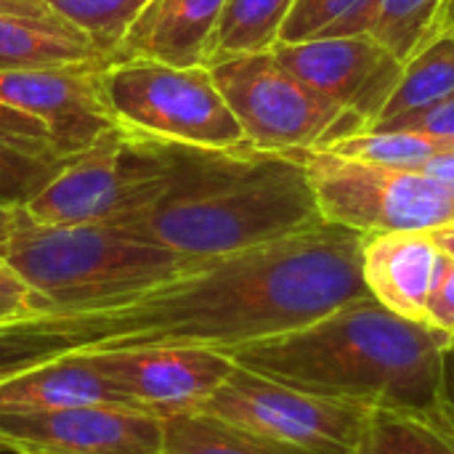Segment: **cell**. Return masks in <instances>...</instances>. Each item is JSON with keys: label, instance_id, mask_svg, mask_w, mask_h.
Masks as SVG:
<instances>
[{"label": "cell", "instance_id": "1", "mask_svg": "<svg viewBox=\"0 0 454 454\" xmlns=\"http://www.w3.org/2000/svg\"><path fill=\"white\" fill-rule=\"evenodd\" d=\"M362 231L322 223L231 255L200 261L128 303L104 311L112 338L96 348L197 346L234 351L306 327L367 298Z\"/></svg>", "mask_w": 454, "mask_h": 454}, {"label": "cell", "instance_id": "2", "mask_svg": "<svg viewBox=\"0 0 454 454\" xmlns=\"http://www.w3.org/2000/svg\"><path fill=\"white\" fill-rule=\"evenodd\" d=\"M452 346L450 333L404 319L367 295L229 356L242 370L325 399L372 410H439Z\"/></svg>", "mask_w": 454, "mask_h": 454}, {"label": "cell", "instance_id": "3", "mask_svg": "<svg viewBox=\"0 0 454 454\" xmlns=\"http://www.w3.org/2000/svg\"><path fill=\"white\" fill-rule=\"evenodd\" d=\"M322 223L311 181L293 152L173 144L170 189L122 226L189 261H210Z\"/></svg>", "mask_w": 454, "mask_h": 454}, {"label": "cell", "instance_id": "4", "mask_svg": "<svg viewBox=\"0 0 454 454\" xmlns=\"http://www.w3.org/2000/svg\"><path fill=\"white\" fill-rule=\"evenodd\" d=\"M0 255L37 293L43 314H80L128 303L170 282L189 261L122 223L43 226L19 210Z\"/></svg>", "mask_w": 454, "mask_h": 454}, {"label": "cell", "instance_id": "5", "mask_svg": "<svg viewBox=\"0 0 454 454\" xmlns=\"http://www.w3.org/2000/svg\"><path fill=\"white\" fill-rule=\"evenodd\" d=\"M170 184L173 144L112 125L88 149L72 154L21 210L43 226L125 223L146 213Z\"/></svg>", "mask_w": 454, "mask_h": 454}, {"label": "cell", "instance_id": "6", "mask_svg": "<svg viewBox=\"0 0 454 454\" xmlns=\"http://www.w3.org/2000/svg\"><path fill=\"white\" fill-rule=\"evenodd\" d=\"M104 96L114 125L130 133L218 152L253 146L207 67L106 59Z\"/></svg>", "mask_w": 454, "mask_h": 454}, {"label": "cell", "instance_id": "7", "mask_svg": "<svg viewBox=\"0 0 454 454\" xmlns=\"http://www.w3.org/2000/svg\"><path fill=\"white\" fill-rule=\"evenodd\" d=\"M303 165L319 213L362 234L436 231L454 223V192L423 170L354 160L330 149H290Z\"/></svg>", "mask_w": 454, "mask_h": 454}, {"label": "cell", "instance_id": "8", "mask_svg": "<svg viewBox=\"0 0 454 454\" xmlns=\"http://www.w3.org/2000/svg\"><path fill=\"white\" fill-rule=\"evenodd\" d=\"M210 74L247 141L261 152L330 149L367 133V122L356 112L317 93L274 51L221 61L210 67Z\"/></svg>", "mask_w": 454, "mask_h": 454}, {"label": "cell", "instance_id": "9", "mask_svg": "<svg viewBox=\"0 0 454 454\" xmlns=\"http://www.w3.org/2000/svg\"><path fill=\"white\" fill-rule=\"evenodd\" d=\"M370 412L372 407L306 394L242 367H234L197 410V415L303 454H351Z\"/></svg>", "mask_w": 454, "mask_h": 454}, {"label": "cell", "instance_id": "10", "mask_svg": "<svg viewBox=\"0 0 454 454\" xmlns=\"http://www.w3.org/2000/svg\"><path fill=\"white\" fill-rule=\"evenodd\" d=\"M106 59L0 72V104L40 120L59 154L88 149L114 125L104 96Z\"/></svg>", "mask_w": 454, "mask_h": 454}, {"label": "cell", "instance_id": "11", "mask_svg": "<svg viewBox=\"0 0 454 454\" xmlns=\"http://www.w3.org/2000/svg\"><path fill=\"white\" fill-rule=\"evenodd\" d=\"M90 351L130 402L160 420L197 412L237 367L229 354L197 346Z\"/></svg>", "mask_w": 454, "mask_h": 454}, {"label": "cell", "instance_id": "12", "mask_svg": "<svg viewBox=\"0 0 454 454\" xmlns=\"http://www.w3.org/2000/svg\"><path fill=\"white\" fill-rule=\"evenodd\" d=\"M274 56L317 93L356 112L367 130L380 120L404 64L372 35L319 37L274 48Z\"/></svg>", "mask_w": 454, "mask_h": 454}, {"label": "cell", "instance_id": "13", "mask_svg": "<svg viewBox=\"0 0 454 454\" xmlns=\"http://www.w3.org/2000/svg\"><path fill=\"white\" fill-rule=\"evenodd\" d=\"M0 439L11 452L165 454V420L136 407L114 404L0 415Z\"/></svg>", "mask_w": 454, "mask_h": 454}, {"label": "cell", "instance_id": "14", "mask_svg": "<svg viewBox=\"0 0 454 454\" xmlns=\"http://www.w3.org/2000/svg\"><path fill=\"white\" fill-rule=\"evenodd\" d=\"M96 404L136 407L90 348L51 359L0 383V415L59 412Z\"/></svg>", "mask_w": 454, "mask_h": 454}, {"label": "cell", "instance_id": "15", "mask_svg": "<svg viewBox=\"0 0 454 454\" xmlns=\"http://www.w3.org/2000/svg\"><path fill=\"white\" fill-rule=\"evenodd\" d=\"M442 250L428 231L370 234L362 247V279L370 295L394 314L428 322Z\"/></svg>", "mask_w": 454, "mask_h": 454}, {"label": "cell", "instance_id": "16", "mask_svg": "<svg viewBox=\"0 0 454 454\" xmlns=\"http://www.w3.org/2000/svg\"><path fill=\"white\" fill-rule=\"evenodd\" d=\"M223 3L226 0H149L106 59H152L173 67H202Z\"/></svg>", "mask_w": 454, "mask_h": 454}, {"label": "cell", "instance_id": "17", "mask_svg": "<svg viewBox=\"0 0 454 454\" xmlns=\"http://www.w3.org/2000/svg\"><path fill=\"white\" fill-rule=\"evenodd\" d=\"M112 327L104 311L40 314L0 325V383L51 359L109 343Z\"/></svg>", "mask_w": 454, "mask_h": 454}, {"label": "cell", "instance_id": "18", "mask_svg": "<svg viewBox=\"0 0 454 454\" xmlns=\"http://www.w3.org/2000/svg\"><path fill=\"white\" fill-rule=\"evenodd\" d=\"M104 59L88 35L59 13H0V72Z\"/></svg>", "mask_w": 454, "mask_h": 454}, {"label": "cell", "instance_id": "19", "mask_svg": "<svg viewBox=\"0 0 454 454\" xmlns=\"http://www.w3.org/2000/svg\"><path fill=\"white\" fill-rule=\"evenodd\" d=\"M351 454H454V423L439 410L378 407Z\"/></svg>", "mask_w": 454, "mask_h": 454}, {"label": "cell", "instance_id": "20", "mask_svg": "<svg viewBox=\"0 0 454 454\" xmlns=\"http://www.w3.org/2000/svg\"><path fill=\"white\" fill-rule=\"evenodd\" d=\"M293 3L295 0H226L207 40L202 67L210 69L237 56L274 51Z\"/></svg>", "mask_w": 454, "mask_h": 454}, {"label": "cell", "instance_id": "21", "mask_svg": "<svg viewBox=\"0 0 454 454\" xmlns=\"http://www.w3.org/2000/svg\"><path fill=\"white\" fill-rule=\"evenodd\" d=\"M454 93V35L436 29L407 61L378 122L431 106Z\"/></svg>", "mask_w": 454, "mask_h": 454}, {"label": "cell", "instance_id": "22", "mask_svg": "<svg viewBox=\"0 0 454 454\" xmlns=\"http://www.w3.org/2000/svg\"><path fill=\"white\" fill-rule=\"evenodd\" d=\"M375 11L378 0H295L282 24L279 43L370 35Z\"/></svg>", "mask_w": 454, "mask_h": 454}, {"label": "cell", "instance_id": "23", "mask_svg": "<svg viewBox=\"0 0 454 454\" xmlns=\"http://www.w3.org/2000/svg\"><path fill=\"white\" fill-rule=\"evenodd\" d=\"M165 454H303L274 442L242 434L205 415L165 420Z\"/></svg>", "mask_w": 454, "mask_h": 454}, {"label": "cell", "instance_id": "24", "mask_svg": "<svg viewBox=\"0 0 454 454\" xmlns=\"http://www.w3.org/2000/svg\"><path fill=\"white\" fill-rule=\"evenodd\" d=\"M447 0H378L370 35L402 64L434 35Z\"/></svg>", "mask_w": 454, "mask_h": 454}, {"label": "cell", "instance_id": "25", "mask_svg": "<svg viewBox=\"0 0 454 454\" xmlns=\"http://www.w3.org/2000/svg\"><path fill=\"white\" fill-rule=\"evenodd\" d=\"M146 3L149 0H45L53 13L80 27L104 59L114 53Z\"/></svg>", "mask_w": 454, "mask_h": 454}, {"label": "cell", "instance_id": "26", "mask_svg": "<svg viewBox=\"0 0 454 454\" xmlns=\"http://www.w3.org/2000/svg\"><path fill=\"white\" fill-rule=\"evenodd\" d=\"M64 154H40L0 144V207H27L67 165Z\"/></svg>", "mask_w": 454, "mask_h": 454}, {"label": "cell", "instance_id": "27", "mask_svg": "<svg viewBox=\"0 0 454 454\" xmlns=\"http://www.w3.org/2000/svg\"><path fill=\"white\" fill-rule=\"evenodd\" d=\"M370 133H431V136H454V93L423 109L404 112L399 117L375 122Z\"/></svg>", "mask_w": 454, "mask_h": 454}, {"label": "cell", "instance_id": "28", "mask_svg": "<svg viewBox=\"0 0 454 454\" xmlns=\"http://www.w3.org/2000/svg\"><path fill=\"white\" fill-rule=\"evenodd\" d=\"M0 144H13L40 154H59L40 120L5 104H0Z\"/></svg>", "mask_w": 454, "mask_h": 454}, {"label": "cell", "instance_id": "29", "mask_svg": "<svg viewBox=\"0 0 454 454\" xmlns=\"http://www.w3.org/2000/svg\"><path fill=\"white\" fill-rule=\"evenodd\" d=\"M37 293L19 277V271L0 255V325L40 317Z\"/></svg>", "mask_w": 454, "mask_h": 454}, {"label": "cell", "instance_id": "30", "mask_svg": "<svg viewBox=\"0 0 454 454\" xmlns=\"http://www.w3.org/2000/svg\"><path fill=\"white\" fill-rule=\"evenodd\" d=\"M428 325L454 335V258L442 253L434 293L428 301Z\"/></svg>", "mask_w": 454, "mask_h": 454}, {"label": "cell", "instance_id": "31", "mask_svg": "<svg viewBox=\"0 0 454 454\" xmlns=\"http://www.w3.org/2000/svg\"><path fill=\"white\" fill-rule=\"evenodd\" d=\"M423 173H428L431 178H436L439 184H444L447 189H452L454 192V152H447V154L434 157V160L423 168Z\"/></svg>", "mask_w": 454, "mask_h": 454}, {"label": "cell", "instance_id": "32", "mask_svg": "<svg viewBox=\"0 0 454 454\" xmlns=\"http://www.w3.org/2000/svg\"><path fill=\"white\" fill-rule=\"evenodd\" d=\"M442 410L454 423V346L444 359V383H442Z\"/></svg>", "mask_w": 454, "mask_h": 454}, {"label": "cell", "instance_id": "33", "mask_svg": "<svg viewBox=\"0 0 454 454\" xmlns=\"http://www.w3.org/2000/svg\"><path fill=\"white\" fill-rule=\"evenodd\" d=\"M0 13H21V16H48L53 13L45 0H0Z\"/></svg>", "mask_w": 454, "mask_h": 454}, {"label": "cell", "instance_id": "34", "mask_svg": "<svg viewBox=\"0 0 454 454\" xmlns=\"http://www.w3.org/2000/svg\"><path fill=\"white\" fill-rule=\"evenodd\" d=\"M428 234H431V239L436 242V247H439L442 253H447V255H452L454 258V223L442 226V229H436V231H428Z\"/></svg>", "mask_w": 454, "mask_h": 454}, {"label": "cell", "instance_id": "35", "mask_svg": "<svg viewBox=\"0 0 454 454\" xmlns=\"http://www.w3.org/2000/svg\"><path fill=\"white\" fill-rule=\"evenodd\" d=\"M16 218H19V210H13V207H0V245L13 234Z\"/></svg>", "mask_w": 454, "mask_h": 454}, {"label": "cell", "instance_id": "36", "mask_svg": "<svg viewBox=\"0 0 454 454\" xmlns=\"http://www.w3.org/2000/svg\"><path fill=\"white\" fill-rule=\"evenodd\" d=\"M436 29H444V32H452L454 35V0H447V3H444L442 13H439V19H436L434 32H436Z\"/></svg>", "mask_w": 454, "mask_h": 454}, {"label": "cell", "instance_id": "37", "mask_svg": "<svg viewBox=\"0 0 454 454\" xmlns=\"http://www.w3.org/2000/svg\"><path fill=\"white\" fill-rule=\"evenodd\" d=\"M13 454H51V452H40V450H16Z\"/></svg>", "mask_w": 454, "mask_h": 454}, {"label": "cell", "instance_id": "38", "mask_svg": "<svg viewBox=\"0 0 454 454\" xmlns=\"http://www.w3.org/2000/svg\"><path fill=\"white\" fill-rule=\"evenodd\" d=\"M0 452H11V450H8V444H5L3 439H0Z\"/></svg>", "mask_w": 454, "mask_h": 454}]
</instances>
